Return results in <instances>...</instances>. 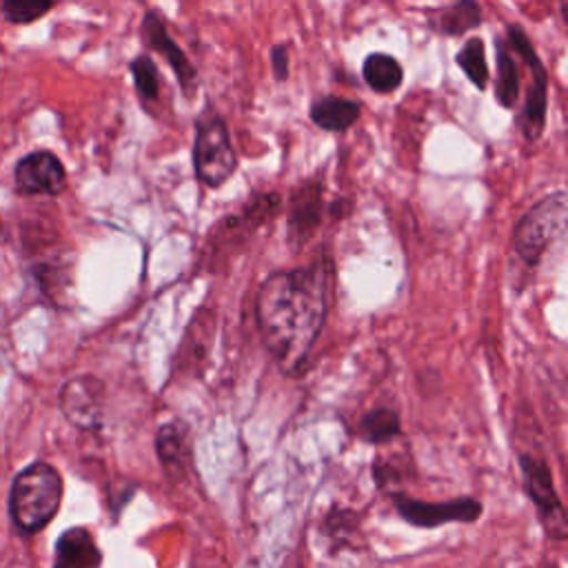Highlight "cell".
Wrapping results in <instances>:
<instances>
[{
	"label": "cell",
	"mask_w": 568,
	"mask_h": 568,
	"mask_svg": "<svg viewBox=\"0 0 568 568\" xmlns=\"http://www.w3.org/2000/svg\"><path fill=\"white\" fill-rule=\"evenodd\" d=\"M322 220V180H308L295 189L288 204V235L293 242H306Z\"/></svg>",
	"instance_id": "8fae6325"
},
{
	"label": "cell",
	"mask_w": 568,
	"mask_h": 568,
	"mask_svg": "<svg viewBox=\"0 0 568 568\" xmlns=\"http://www.w3.org/2000/svg\"><path fill=\"white\" fill-rule=\"evenodd\" d=\"M331 271L324 262L271 273L255 297L257 331L284 371H297L326 317Z\"/></svg>",
	"instance_id": "6da1fadb"
},
{
	"label": "cell",
	"mask_w": 568,
	"mask_h": 568,
	"mask_svg": "<svg viewBox=\"0 0 568 568\" xmlns=\"http://www.w3.org/2000/svg\"><path fill=\"white\" fill-rule=\"evenodd\" d=\"M129 71H131V78H133L140 100L153 102L160 93V75H158L155 60L149 53H140L138 58L131 60Z\"/></svg>",
	"instance_id": "ffe728a7"
},
{
	"label": "cell",
	"mask_w": 568,
	"mask_h": 568,
	"mask_svg": "<svg viewBox=\"0 0 568 568\" xmlns=\"http://www.w3.org/2000/svg\"><path fill=\"white\" fill-rule=\"evenodd\" d=\"M395 510L413 526L437 528L448 521H475L481 515V504L473 497H457L448 501H422L406 495H393Z\"/></svg>",
	"instance_id": "52a82bcc"
},
{
	"label": "cell",
	"mask_w": 568,
	"mask_h": 568,
	"mask_svg": "<svg viewBox=\"0 0 568 568\" xmlns=\"http://www.w3.org/2000/svg\"><path fill=\"white\" fill-rule=\"evenodd\" d=\"M2 18L11 24H31L53 9V0H2Z\"/></svg>",
	"instance_id": "44dd1931"
},
{
	"label": "cell",
	"mask_w": 568,
	"mask_h": 568,
	"mask_svg": "<svg viewBox=\"0 0 568 568\" xmlns=\"http://www.w3.org/2000/svg\"><path fill=\"white\" fill-rule=\"evenodd\" d=\"M62 501V477L44 462L22 468L11 486L9 510L13 524L24 532L42 530L58 513Z\"/></svg>",
	"instance_id": "7a4b0ae2"
},
{
	"label": "cell",
	"mask_w": 568,
	"mask_h": 568,
	"mask_svg": "<svg viewBox=\"0 0 568 568\" xmlns=\"http://www.w3.org/2000/svg\"><path fill=\"white\" fill-rule=\"evenodd\" d=\"M191 158L195 178L209 189L222 186L235 173L237 153L231 144L229 126L217 111L206 109L197 118Z\"/></svg>",
	"instance_id": "3957f363"
},
{
	"label": "cell",
	"mask_w": 568,
	"mask_h": 568,
	"mask_svg": "<svg viewBox=\"0 0 568 568\" xmlns=\"http://www.w3.org/2000/svg\"><path fill=\"white\" fill-rule=\"evenodd\" d=\"M497 47V80H495V100L504 109H515L519 98V71L515 58L501 40H495Z\"/></svg>",
	"instance_id": "e0dca14e"
},
{
	"label": "cell",
	"mask_w": 568,
	"mask_h": 568,
	"mask_svg": "<svg viewBox=\"0 0 568 568\" xmlns=\"http://www.w3.org/2000/svg\"><path fill=\"white\" fill-rule=\"evenodd\" d=\"M288 67H291V53L284 44L271 47V71L277 82H284L288 78Z\"/></svg>",
	"instance_id": "7402d4cb"
},
{
	"label": "cell",
	"mask_w": 568,
	"mask_h": 568,
	"mask_svg": "<svg viewBox=\"0 0 568 568\" xmlns=\"http://www.w3.org/2000/svg\"><path fill=\"white\" fill-rule=\"evenodd\" d=\"M481 9L477 0H455L428 18L430 27L444 36H464L481 24Z\"/></svg>",
	"instance_id": "9a60e30c"
},
{
	"label": "cell",
	"mask_w": 568,
	"mask_h": 568,
	"mask_svg": "<svg viewBox=\"0 0 568 568\" xmlns=\"http://www.w3.org/2000/svg\"><path fill=\"white\" fill-rule=\"evenodd\" d=\"M559 4H561V9H564V2H561V0H559Z\"/></svg>",
	"instance_id": "603a6c76"
},
{
	"label": "cell",
	"mask_w": 568,
	"mask_h": 568,
	"mask_svg": "<svg viewBox=\"0 0 568 568\" xmlns=\"http://www.w3.org/2000/svg\"><path fill=\"white\" fill-rule=\"evenodd\" d=\"M60 406L69 422L80 428H95L102 422L104 386L95 377H73L60 393Z\"/></svg>",
	"instance_id": "30bf717a"
},
{
	"label": "cell",
	"mask_w": 568,
	"mask_h": 568,
	"mask_svg": "<svg viewBox=\"0 0 568 568\" xmlns=\"http://www.w3.org/2000/svg\"><path fill=\"white\" fill-rule=\"evenodd\" d=\"M13 182L22 195H58L67 186V171L53 151L40 149L16 162Z\"/></svg>",
	"instance_id": "ba28073f"
},
{
	"label": "cell",
	"mask_w": 568,
	"mask_h": 568,
	"mask_svg": "<svg viewBox=\"0 0 568 568\" xmlns=\"http://www.w3.org/2000/svg\"><path fill=\"white\" fill-rule=\"evenodd\" d=\"M568 200L566 191H555L537 200L513 229V248L530 266H535L548 246L566 231Z\"/></svg>",
	"instance_id": "277c9868"
},
{
	"label": "cell",
	"mask_w": 568,
	"mask_h": 568,
	"mask_svg": "<svg viewBox=\"0 0 568 568\" xmlns=\"http://www.w3.org/2000/svg\"><path fill=\"white\" fill-rule=\"evenodd\" d=\"M399 417L395 410L390 408H373L368 410L362 422H359V435L368 442V444H386L393 437L399 435Z\"/></svg>",
	"instance_id": "d6986e66"
},
{
	"label": "cell",
	"mask_w": 568,
	"mask_h": 568,
	"mask_svg": "<svg viewBox=\"0 0 568 568\" xmlns=\"http://www.w3.org/2000/svg\"><path fill=\"white\" fill-rule=\"evenodd\" d=\"M362 78L375 93H393L404 82V69L390 53H368L362 64Z\"/></svg>",
	"instance_id": "2e32d148"
},
{
	"label": "cell",
	"mask_w": 568,
	"mask_h": 568,
	"mask_svg": "<svg viewBox=\"0 0 568 568\" xmlns=\"http://www.w3.org/2000/svg\"><path fill=\"white\" fill-rule=\"evenodd\" d=\"M155 450L160 464L166 473H184L191 464V446H189V430L182 422H169L158 428L155 435Z\"/></svg>",
	"instance_id": "4fadbf2b"
},
{
	"label": "cell",
	"mask_w": 568,
	"mask_h": 568,
	"mask_svg": "<svg viewBox=\"0 0 568 568\" xmlns=\"http://www.w3.org/2000/svg\"><path fill=\"white\" fill-rule=\"evenodd\" d=\"M506 36H508L510 49L521 58V62L530 71V87L526 91V100L521 109V131L528 142H537L539 135L544 133L546 113H548V71L521 27L508 24Z\"/></svg>",
	"instance_id": "5b68a950"
},
{
	"label": "cell",
	"mask_w": 568,
	"mask_h": 568,
	"mask_svg": "<svg viewBox=\"0 0 568 568\" xmlns=\"http://www.w3.org/2000/svg\"><path fill=\"white\" fill-rule=\"evenodd\" d=\"M519 468L524 479V490L537 508V515L546 528V532L555 539L566 537V513L557 497L552 473L544 459L532 455H519Z\"/></svg>",
	"instance_id": "8992f818"
},
{
	"label": "cell",
	"mask_w": 568,
	"mask_h": 568,
	"mask_svg": "<svg viewBox=\"0 0 568 568\" xmlns=\"http://www.w3.org/2000/svg\"><path fill=\"white\" fill-rule=\"evenodd\" d=\"M362 113V104L357 100H348L342 95H324L315 100L308 109V115L315 126L328 133L348 131Z\"/></svg>",
	"instance_id": "7c38bea8"
},
{
	"label": "cell",
	"mask_w": 568,
	"mask_h": 568,
	"mask_svg": "<svg viewBox=\"0 0 568 568\" xmlns=\"http://www.w3.org/2000/svg\"><path fill=\"white\" fill-rule=\"evenodd\" d=\"M100 550L84 528L67 530L55 548V568H98Z\"/></svg>",
	"instance_id": "5bb4252c"
},
{
	"label": "cell",
	"mask_w": 568,
	"mask_h": 568,
	"mask_svg": "<svg viewBox=\"0 0 568 568\" xmlns=\"http://www.w3.org/2000/svg\"><path fill=\"white\" fill-rule=\"evenodd\" d=\"M140 31H142L144 42L166 60V64L171 67L173 75L178 78V82L182 87V93L186 98H191L193 89L197 84V71L191 64V60L186 58V53L178 47V42L166 31V24H164L162 16L158 11H153V9L146 11L144 18H142Z\"/></svg>",
	"instance_id": "9c48e42d"
},
{
	"label": "cell",
	"mask_w": 568,
	"mask_h": 568,
	"mask_svg": "<svg viewBox=\"0 0 568 568\" xmlns=\"http://www.w3.org/2000/svg\"><path fill=\"white\" fill-rule=\"evenodd\" d=\"M455 62L475 89H479V91L486 89V84L490 80V71H488V62H486V47L479 36H470L462 44V49L455 55Z\"/></svg>",
	"instance_id": "ac0fdd59"
}]
</instances>
